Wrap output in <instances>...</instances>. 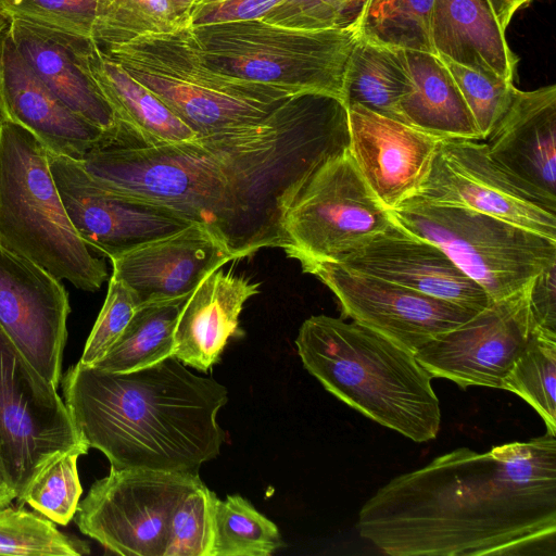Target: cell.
<instances>
[{
  "label": "cell",
  "instance_id": "32",
  "mask_svg": "<svg viewBox=\"0 0 556 556\" xmlns=\"http://www.w3.org/2000/svg\"><path fill=\"white\" fill-rule=\"evenodd\" d=\"M433 0H368L359 37L394 48L434 53L430 41Z\"/></svg>",
  "mask_w": 556,
  "mask_h": 556
},
{
  "label": "cell",
  "instance_id": "31",
  "mask_svg": "<svg viewBox=\"0 0 556 556\" xmlns=\"http://www.w3.org/2000/svg\"><path fill=\"white\" fill-rule=\"evenodd\" d=\"M502 389L519 395L556 434V337L533 331L531 340L503 380Z\"/></svg>",
  "mask_w": 556,
  "mask_h": 556
},
{
  "label": "cell",
  "instance_id": "11",
  "mask_svg": "<svg viewBox=\"0 0 556 556\" xmlns=\"http://www.w3.org/2000/svg\"><path fill=\"white\" fill-rule=\"evenodd\" d=\"M88 445L58 389L27 361L0 325V459L17 502L56 455Z\"/></svg>",
  "mask_w": 556,
  "mask_h": 556
},
{
  "label": "cell",
  "instance_id": "2",
  "mask_svg": "<svg viewBox=\"0 0 556 556\" xmlns=\"http://www.w3.org/2000/svg\"><path fill=\"white\" fill-rule=\"evenodd\" d=\"M61 382L77 431L113 469L199 475L220 452L225 434L216 417L227 389L175 356L128 372L77 363Z\"/></svg>",
  "mask_w": 556,
  "mask_h": 556
},
{
  "label": "cell",
  "instance_id": "18",
  "mask_svg": "<svg viewBox=\"0 0 556 556\" xmlns=\"http://www.w3.org/2000/svg\"><path fill=\"white\" fill-rule=\"evenodd\" d=\"M348 114L349 152L382 205L392 211L415 198L441 138L359 104Z\"/></svg>",
  "mask_w": 556,
  "mask_h": 556
},
{
  "label": "cell",
  "instance_id": "12",
  "mask_svg": "<svg viewBox=\"0 0 556 556\" xmlns=\"http://www.w3.org/2000/svg\"><path fill=\"white\" fill-rule=\"evenodd\" d=\"M199 475L143 468L110 469L93 482L74 516L80 532L124 556H164L178 502Z\"/></svg>",
  "mask_w": 556,
  "mask_h": 556
},
{
  "label": "cell",
  "instance_id": "24",
  "mask_svg": "<svg viewBox=\"0 0 556 556\" xmlns=\"http://www.w3.org/2000/svg\"><path fill=\"white\" fill-rule=\"evenodd\" d=\"M258 288V282L220 268L210 273L181 307L173 356L199 371H208L219 362L228 340L239 333L240 313Z\"/></svg>",
  "mask_w": 556,
  "mask_h": 556
},
{
  "label": "cell",
  "instance_id": "17",
  "mask_svg": "<svg viewBox=\"0 0 556 556\" xmlns=\"http://www.w3.org/2000/svg\"><path fill=\"white\" fill-rule=\"evenodd\" d=\"M71 313L61 280L0 244V325L54 388L62 379Z\"/></svg>",
  "mask_w": 556,
  "mask_h": 556
},
{
  "label": "cell",
  "instance_id": "13",
  "mask_svg": "<svg viewBox=\"0 0 556 556\" xmlns=\"http://www.w3.org/2000/svg\"><path fill=\"white\" fill-rule=\"evenodd\" d=\"M415 198L478 212L556 240V213L502 169L480 140L441 138Z\"/></svg>",
  "mask_w": 556,
  "mask_h": 556
},
{
  "label": "cell",
  "instance_id": "29",
  "mask_svg": "<svg viewBox=\"0 0 556 556\" xmlns=\"http://www.w3.org/2000/svg\"><path fill=\"white\" fill-rule=\"evenodd\" d=\"M187 298L138 307L118 340L94 367L128 372L173 356L175 327Z\"/></svg>",
  "mask_w": 556,
  "mask_h": 556
},
{
  "label": "cell",
  "instance_id": "46",
  "mask_svg": "<svg viewBox=\"0 0 556 556\" xmlns=\"http://www.w3.org/2000/svg\"><path fill=\"white\" fill-rule=\"evenodd\" d=\"M13 21V17L0 8V36L5 33Z\"/></svg>",
  "mask_w": 556,
  "mask_h": 556
},
{
  "label": "cell",
  "instance_id": "23",
  "mask_svg": "<svg viewBox=\"0 0 556 556\" xmlns=\"http://www.w3.org/2000/svg\"><path fill=\"white\" fill-rule=\"evenodd\" d=\"M336 263L477 312L492 303L439 247L395 222L367 245Z\"/></svg>",
  "mask_w": 556,
  "mask_h": 556
},
{
  "label": "cell",
  "instance_id": "41",
  "mask_svg": "<svg viewBox=\"0 0 556 556\" xmlns=\"http://www.w3.org/2000/svg\"><path fill=\"white\" fill-rule=\"evenodd\" d=\"M286 0H224L194 5L187 25L198 26L225 22L262 20Z\"/></svg>",
  "mask_w": 556,
  "mask_h": 556
},
{
  "label": "cell",
  "instance_id": "10",
  "mask_svg": "<svg viewBox=\"0 0 556 556\" xmlns=\"http://www.w3.org/2000/svg\"><path fill=\"white\" fill-rule=\"evenodd\" d=\"M393 225L346 150L324 163L291 204L283 250L300 264L339 262Z\"/></svg>",
  "mask_w": 556,
  "mask_h": 556
},
{
  "label": "cell",
  "instance_id": "38",
  "mask_svg": "<svg viewBox=\"0 0 556 556\" xmlns=\"http://www.w3.org/2000/svg\"><path fill=\"white\" fill-rule=\"evenodd\" d=\"M439 58L453 76L484 140L509 108L517 88L513 81L491 78L446 58Z\"/></svg>",
  "mask_w": 556,
  "mask_h": 556
},
{
  "label": "cell",
  "instance_id": "37",
  "mask_svg": "<svg viewBox=\"0 0 556 556\" xmlns=\"http://www.w3.org/2000/svg\"><path fill=\"white\" fill-rule=\"evenodd\" d=\"M368 0H286L262 18L305 30L356 29Z\"/></svg>",
  "mask_w": 556,
  "mask_h": 556
},
{
  "label": "cell",
  "instance_id": "45",
  "mask_svg": "<svg viewBox=\"0 0 556 556\" xmlns=\"http://www.w3.org/2000/svg\"><path fill=\"white\" fill-rule=\"evenodd\" d=\"M195 0H167L173 16L180 24H187V18Z\"/></svg>",
  "mask_w": 556,
  "mask_h": 556
},
{
  "label": "cell",
  "instance_id": "5",
  "mask_svg": "<svg viewBox=\"0 0 556 556\" xmlns=\"http://www.w3.org/2000/svg\"><path fill=\"white\" fill-rule=\"evenodd\" d=\"M0 244L85 291L108 279L67 216L48 150L11 122H0Z\"/></svg>",
  "mask_w": 556,
  "mask_h": 556
},
{
  "label": "cell",
  "instance_id": "36",
  "mask_svg": "<svg viewBox=\"0 0 556 556\" xmlns=\"http://www.w3.org/2000/svg\"><path fill=\"white\" fill-rule=\"evenodd\" d=\"M217 496L200 482L176 505L164 556H213Z\"/></svg>",
  "mask_w": 556,
  "mask_h": 556
},
{
  "label": "cell",
  "instance_id": "43",
  "mask_svg": "<svg viewBox=\"0 0 556 556\" xmlns=\"http://www.w3.org/2000/svg\"><path fill=\"white\" fill-rule=\"evenodd\" d=\"M533 0H488L500 27L506 31L515 13Z\"/></svg>",
  "mask_w": 556,
  "mask_h": 556
},
{
  "label": "cell",
  "instance_id": "44",
  "mask_svg": "<svg viewBox=\"0 0 556 556\" xmlns=\"http://www.w3.org/2000/svg\"><path fill=\"white\" fill-rule=\"evenodd\" d=\"M16 496V491L0 459V507L10 505Z\"/></svg>",
  "mask_w": 556,
  "mask_h": 556
},
{
  "label": "cell",
  "instance_id": "9",
  "mask_svg": "<svg viewBox=\"0 0 556 556\" xmlns=\"http://www.w3.org/2000/svg\"><path fill=\"white\" fill-rule=\"evenodd\" d=\"M390 212L401 227L439 247L491 302L521 291L556 262V240L489 215L416 198Z\"/></svg>",
  "mask_w": 556,
  "mask_h": 556
},
{
  "label": "cell",
  "instance_id": "26",
  "mask_svg": "<svg viewBox=\"0 0 556 556\" xmlns=\"http://www.w3.org/2000/svg\"><path fill=\"white\" fill-rule=\"evenodd\" d=\"M412 90L402 100V121L440 138L482 140L450 71L434 53L403 49Z\"/></svg>",
  "mask_w": 556,
  "mask_h": 556
},
{
  "label": "cell",
  "instance_id": "16",
  "mask_svg": "<svg viewBox=\"0 0 556 556\" xmlns=\"http://www.w3.org/2000/svg\"><path fill=\"white\" fill-rule=\"evenodd\" d=\"M49 160L61 200L76 232L88 248L110 260L193 224L167 208L99 187L79 160L51 153Z\"/></svg>",
  "mask_w": 556,
  "mask_h": 556
},
{
  "label": "cell",
  "instance_id": "34",
  "mask_svg": "<svg viewBox=\"0 0 556 556\" xmlns=\"http://www.w3.org/2000/svg\"><path fill=\"white\" fill-rule=\"evenodd\" d=\"M180 25L167 0H100L91 39L103 50L141 36L167 34Z\"/></svg>",
  "mask_w": 556,
  "mask_h": 556
},
{
  "label": "cell",
  "instance_id": "40",
  "mask_svg": "<svg viewBox=\"0 0 556 556\" xmlns=\"http://www.w3.org/2000/svg\"><path fill=\"white\" fill-rule=\"evenodd\" d=\"M137 307L130 290L123 282L111 277L105 301L78 363L86 366L97 365L118 340Z\"/></svg>",
  "mask_w": 556,
  "mask_h": 556
},
{
  "label": "cell",
  "instance_id": "25",
  "mask_svg": "<svg viewBox=\"0 0 556 556\" xmlns=\"http://www.w3.org/2000/svg\"><path fill=\"white\" fill-rule=\"evenodd\" d=\"M429 31L435 55L514 83L519 59L488 0H433Z\"/></svg>",
  "mask_w": 556,
  "mask_h": 556
},
{
  "label": "cell",
  "instance_id": "35",
  "mask_svg": "<svg viewBox=\"0 0 556 556\" xmlns=\"http://www.w3.org/2000/svg\"><path fill=\"white\" fill-rule=\"evenodd\" d=\"M81 455L80 451H68L49 460L33 479L18 506L27 504L54 523L68 525L83 494L77 469Z\"/></svg>",
  "mask_w": 556,
  "mask_h": 556
},
{
  "label": "cell",
  "instance_id": "33",
  "mask_svg": "<svg viewBox=\"0 0 556 556\" xmlns=\"http://www.w3.org/2000/svg\"><path fill=\"white\" fill-rule=\"evenodd\" d=\"M89 544L70 536L39 513L23 506L0 507V555L83 556Z\"/></svg>",
  "mask_w": 556,
  "mask_h": 556
},
{
  "label": "cell",
  "instance_id": "42",
  "mask_svg": "<svg viewBox=\"0 0 556 556\" xmlns=\"http://www.w3.org/2000/svg\"><path fill=\"white\" fill-rule=\"evenodd\" d=\"M528 300L533 331L556 337V262L529 283Z\"/></svg>",
  "mask_w": 556,
  "mask_h": 556
},
{
  "label": "cell",
  "instance_id": "39",
  "mask_svg": "<svg viewBox=\"0 0 556 556\" xmlns=\"http://www.w3.org/2000/svg\"><path fill=\"white\" fill-rule=\"evenodd\" d=\"M0 8L13 18L91 38L100 0H0Z\"/></svg>",
  "mask_w": 556,
  "mask_h": 556
},
{
  "label": "cell",
  "instance_id": "22",
  "mask_svg": "<svg viewBox=\"0 0 556 556\" xmlns=\"http://www.w3.org/2000/svg\"><path fill=\"white\" fill-rule=\"evenodd\" d=\"M484 140L496 164L556 213V86L516 89Z\"/></svg>",
  "mask_w": 556,
  "mask_h": 556
},
{
  "label": "cell",
  "instance_id": "3",
  "mask_svg": "<svg viewBox=\"0 0 556 556\" xmlns=\"http://www.w3.org/2000/svg\"><path fill=\"white\" fill-rule=\"evenodd\" d=\"M227 184L226 243L235 260L286 247V213L312 175L350 144L348 105L336 97H289L263 121L197 137Z\"/></svg>",
  "mask_w": 556,
  "mask_h": 556
},
{
  "label": "cell",
  "instance_id": "47",
  "mask_svg": "<svg viewBox=\"0 0 556 556\" xmlns=\"http://www.w3.org/2000/svg\"><path fill=\"white\" fill-rule=\"evenodd\" d=\"M217 1H224V0H195L194 1V5H199V4H203V3H210V2H217Z\"/></svg>",
  "mask_w": 556,
  "mask_h": 556
},
{
  "label": "cell",
  "instance_id": "6",
  "mask_svg": "<svg viewBox=\"0 0 556 556\" xmlns=\"http://www.w3.org/2000/svg\"><path fill=\"white\" fill-rule=\"evenodd\" d=\"M102 51L154 93L198 137L258 123L292 96L207 66L187 24L167 34L141 36Z\"/></svg>",
  "mask_w": 556,
  "mask_h": 556
},
{
  "label": "cell",
  "instance_id": "1",
  "mask_svg": "<svg viewBox=\"0 0 556 556\" xmlns=\"http://www.w3.org/2000/svg\"><path fill=\"white\" fill-rule=\"evenodd\" d=\"M357 528L392 556H555V435L442 454L379 488Z\"/></svg>",
  "mask_w": 556,
  "mask_h": 556
},
{
  "label": "cell",
  "instance_id": "28",
  "mask_svg": "<svg viewBox=\"0 0 556 556\" xmlns=\"http://www.w3.org/2000/svg\"><path fill=\"white\" fill-rule=\"evenodd\" d=\"M410 90L412 79L403 49L358 36L345 71L346 105L359 104L403 122L400 105Z\"/></svg>",
  "mask_w": 556,
  "mask_h": 556
},
{
  "label": "cell",
  "instance_id": "20",
  "mask_svg": "<svg viewBox=\"0 0 556 556\" xmlns=\"http://www.w3.org/2000/svg\"><path fill=\"white\" fill-rule=\"evenodd\" d=\"M10 37L31 70L73 112L101 128L117 144L137 138L119 121L86 64L91 38L13 18Z\"/></svg>",
  "mask_w": 556,
  "mask_h": 556
},
{
  "label": "cell",
  "instance_id": "30",
  "mask_svg": "<svg viewBox=\"0 0 556 556\" xmlns=\"http://www.w3.org/2000/svg\"><path fill=\"white\" fill-rule=\"evenodd\" d=\"M282 545L277 526L240 495L216 502L213 556H269Z\"/></svg>",
  "mask_w": 556,
  "mask_h": 556
},
{
  "label": "cell",
  "instance_id": "4",
  "mask_svg": "<svg viewBox=\"0 0 556 556\" xmlns=\"http://www.w3.org/2000/svg\"><path fill=\"white\" fill-rule=\"evenodd\" d=\"M295 345L307 371L343 403L416 443L437 438L441 407L433 377L413 352L327 315L305 319Z\"/></svg>",
  "mask_w": 556,
  "mask_h": 556
},
{
  "label": "cell",
  "instance_id": "21",
  "mask_svg": "<svg viewBox=\"0 0 556 556\" xmlns=\"http://www.w3.org/2000/svg\"><path fill=\"white\" fill-rule=\"evenodd\" d=\"M0 122L31 132L51 154L81 160L117 144L112 137L68 109L37 76L9 31L0 36Z\"/></svg>",
  "mask_w": 556,
  "mask_h": 556
},
{
  "label": "cell",
  "instance_id": "19",
  "mask_svg": "<svg viewBox=\"0 0 556 556\" xmlns=\"http://www.w3.org/2000/svg\"><path fill=\"white\" fill-rule=\"evenodd\" d=\"M233 260L208 226L193 223L111 258L112 277L130 290L140 307L187 298L210 273Z\"/></svg>",
  "mask_w": 556,
  "mask_h": 556
},
{
  "label": "cell",
  "instance_id": "7",
  "mask_svg": "<svg viewBox=\"0 0 556 556\" xmlns=\"http://www.w3.org/2000/svg\"><path fill=\"white\" fill-rule=\"evenodd\" d=\"M188 29L205 64L219 73L292 96L317 92L345 102L344 77L356 29L305 30L263 20Z\"/></svg>",
  "mask_w": 556,
  "mask_h": 556
},
{
  "label": "cell",
  "instance_id": "15",
  "mask_svg": "<svg viewBox=\"0 0 556 556\" xmlns=\"http://www.w3.org/2000/svg\"><path fill=\"white\" fill-rule=\"evenodd\" d=\"M532 334L526 287L511 296L492 302L414 354L433 378L452 380L462 389L472 386L502 389L504 378Z\"/></svg>",
  "mask_w": 556,
  "mask_h": 556
},
{
  "label": "cell",
  "instance_id": "14",
  "mask_svg": "<svg viewBox=\"0 0 556 556\" xmlns=\"http://www.w3.org/2000/svg\"><path fill=\"white\" fill-rule=\"evenodd\" d=\"M301 267L332 291L344 316L413 353L478 313L340 263L306 262Z\"/></svg>",
  "mask_w": 556,
  "mask_h": 556
},
{
  "label": "cell",
  "instance_id": "27",
  "mask_svg": "<svg viewBox=\"0 0 556 556\" xmlns=\"http://www.w3.org/2000/svg\"><path fill=\"white\" fill-rule=\"evenodd\" d=\"M86 64L119 121L141 144L185 142L198 137L154 93L134 79L92 39L86 50Z\"/></svg>",
  "mask_w": 556,
  "mask_h": 556
},
{
  "label": "cell",
  "instance_id": "8",
  "mask_svg": "<svg viewBox=\"0 0 556 556\" xmlns=\"http://www.w3.org/2000/svg\"><path fill=\"white\" fill-rule=\"evenodd\" d=\"M79 162L99 187L204 224L226 243V179L198 138L153 146L112 144L89 152Z\"/></svg>",
  "mask_w": 556,
  "mask_h": 556
}]
</instances>
